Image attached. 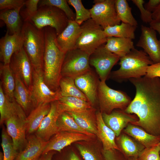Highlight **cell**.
<instances>
[{"label":"cell","mask_w":160,"mask_h":160,"mask_svg":"<svg viewBox=\"0 0 160 160\" xmlns=\"http://www.w3.org/2000/svg\"><path fill=\"white\" fill-rule=\"evenodd\" d=\"M129 80L135 86L136 93L124 111L138 118L131 124L151 135L160 136V78L144 76Z\"/></svg>","instance_id":"6da1fadb"},{"label":"cell","mask_w":160,"mask_h":160,"mask_svg":"<svg viewBox=\"0 0 160 160\" xmlns=\"http://www.w3.org/2000/svg\"><path fill=\"white\" fill-rule=\"evenodd\" d=\"M45 47L43 58L44 81L52 90L59 89L61 71L65 53L60 49L56 41L55 30L49 27L44 28Z\"/></svg>","instance_id":"7a4b0ae2"},{"label":"cell","mask_w":160,"mask_h":160,"mask_svg":"<svg viewBox=\"0 0 160 160\" xmlns=\"http://www.w3.org/2000/svg\"><path fill=\"white\" fill-rule=\"evenodd\" d=\"M119 60V68L110 75L111 78L119 81L145 76L148 66L153 63L143 50L135 48Z\"/></svg>","instance_id":"3957f363"},{"label":"cell","mask_w":160,"mask_h":160,"mask_svg":"<svg viewBox=\"0 0 160 160\" xmlns=\"http://www.w3.org/2000/svg\"><path fill=\"white\" fill-rule=\"evenodd\" d=\"M21 33L23 47L34 69H43L45 47L44 28L39 29L29 22H25Z\"/></svg>","instance_id":"277c9868"},{"label":"cell","mask_w":160,"mask_h":160,"mask_svg":"<svg viewBox=\"0 0 160 160\" xmlns=\"http://www.w3.org/2000/svg\"><path fill=\"white\" fill-rule=\"evenodd\" d=\"M81 32L77 41L75 48L89 55L100 46L106 43L108 37L104 29L91 18L81 25Z\"/></svg>","instance_id":"5b68a950"},{"label":"cell","mask_w":160,"mask_h":160,"mask_svg":"<svg viewBox=\"0 0 160 160\" xmlns=\"http://www.w3.org/2000/svg\"><path fill=\"white\" fill-rule=\"evenodd\" d=\"M68 20L65 13L59 8L44 6L38 8L36 13L29 22L39 29L47 27L52 28L58 36L67 26Z\"/></svg>","instance_id":"8992f818"},{"label":"cell","mask_w":160,"mask_h":160,"mask_svg":"<svg viewBox=\"0 0 160 160\" xmlns=\"http://www.w3.org/2000/svg\"><path fill=\"white\" fill-rule=\"evenodd\" d=\"M97 101L101 113L110 114L115 109L124 110L132 100L125 92L111 88L105 82L99 80Z\"/></svg>","instance_id":"52a82bcc"},{"label":"cell","mask_w":160,"mask_h":160,"mask_svg":"<svg viewBox=\"0 0 160 160\" xmlns=\"http://www.w3.org/2000/svg\"><path fill=\"white\" fill-rule=\"evenodd\" d=\"M89 56L84 52L76 48L67 52L62 66V77L75 79L91 71Z\"/></svg>","instance_id":"ba28073f"},{"label":"cell","mask_w":160,"mask_h":160,"mask_svg":"<svg viewBox=\"0 0 160 160\" xmlns=\"http://www.w3.org/2000/svg\"><path fill=\"white\" fill-rule=\"evenodd\" d=\"M29 90L34 108L41 104L58 100L61 96L60 89L53 91L45 83L43 70L33 68L32 85Z\"/></svg>","instance_id":"9c48e42d"},{"label":"cell","mask_w":160,"mask_h":160,"mask_svg":"<svg viewBox=\"0 0 160 160\" xmlns=\"http://www.w3.org/2000/svg\"><path fill=\"white\" fill-rule=\"evenodd\" d=\"M89 9L91 18L104 29L120 24L116 12L115 0H95Z\"/></svg>","instance_id":"30bf717a"},{"label":"cell","mask_w":160,"mask_h":160,"mask_svg":"<svg viewBox=\"0 0 160 160\" xmlns=\"http://www.w3.org/2000/svg\"><path fill=\"white\" fill-rule=\"evenodd\" d=\"M120 58L118 56L108 50L103 44L90 55L89 63L95 68L100 81L105 82L112 68Z\"/></svg>","instance_id":"8fae6325"},{"label":"cell","mask_w":160,"mask_h":160,"mask_svg":"<svg viewBox=\"0 0 160 160\" xmlns=\"http://www.w3.org/2000/svg\"><path fill=\"white\" fill-rule=\"evenodd\" d=\"M51 108L36 132L35 135L44 141L47 142L53 135L58 132L57 122L60 115L64 112L58 100L50 103Z\"/></svg>","instance_id":"7c38bea8"},{"label":"cell","mask_w":160,"mask_h":160,"mask_svg":"<svg viewBox=\"0 0 160 160\" xmlns=\"http://www.w3.org/2000/svg\"><path fill=\"white\" fill-rule=\"evenodd\" d=\"M9 65L13 72L19 76L29 90L32 85L33 68L23 47L13 54Z\"/></svg>","instance_id":"4fadbf2b"},{"label":"cell","mask_w":160,"mask_h":160,"mask_svg":"<svg viewBox=\"0 0 160 160\" xmlns=\"http://www.w3.org/2000/svg\"><path fill=\"white\" fill-rule=\"evenodd\" d=\"M141 33L136 46L141 47L153 63L160 62V40L156 31L151 27L142 25Z\"/></svg>","instance_id":"5bb4252c"},{"label":"cell","mask_w":160,"mask_h":160,"mask_svg":"<svg viewBox=\"0 0 160 160\" xmlns=\"http://www.w3.org/2000/svg\"><path fill=\"white\" fill-rule=\"evenodd\" d=\"M93 137L81 133L60 132L48 141L42 154L53 150L60 152L64 148L73 143L79 141H89Z\"/></svg>","instance_id":"9a60e30c"},{"label":"cell","mask_w":160,"mask_h":160,"mask_svg":"<svg viewBox=\"0 0 160 160\" xmlns=\"http://www.w3.org/2000/svg\"><path fill=\"white\" fill-rule=\"evenodd\" d=\"M25 121L19 117L13 116L4 121L7 132L12 139L15 149L17 151L22 150L27 143Z\"/></svg>","instance_id":"2e32d148"},{"label":"cell","mask_w":160,"mask_h":160,"mask_svg":"<svg viewBox=\"0 0 160 160\" xmlns=\"http://www.w3.org/2000/svg\"><path fill=\"white\" fill-rule=\"evenodd\" d=\"M23 47L21 32L11 34L7 31L5 36L0 40V60L4 64H9L13 54Z\"/></svg>","instance_id":"e0dca14e"},{"label":"cell","mask_w":160,"mask_h":160,"mask_svg":"<svg viewBox=\"0 0 160 160\" xmlns=\"http://www.w3.org/2000/svg\"><path fill=\"white\" fill-rule=\"evenodd\" d=\"M103 120L106 125L114 132L116 136L129 123L138 120L135 115L128 113L124 110L113 111L110 113H102Z\"/></svg>","instance_id":"ac0fdd59"},{"label":"cell","mask_w":160,"mask_h":160,"mask_svg":"<svg viewBox=\"0 0 160 160\" xmlns=\"http://www.w3.org/2000/svg\"><path fill=\"white\" fill-rule=\"evenodd\" d=\"M81 31V26L75 20H68L67 26L56 38L57 43L63 52L66 53L75 48Z\"/></svg>","instance_id":"d6986e66"},{"label":"cell","mask_w":160,"mask_h":160,"mask_svg":"<svg viewBox=\"0 0 160 160\" xmlns=\"http://www.w3.org/2000/svg\"><path fill=\"white\" fill-rule=\"evenodd\" d=\"M78 88L84 94L93 105L97 101V89L99 80H97L91 71L76 78L74 80Z\"/></svg>","instance_id":"ffe728a7"},{"label":"cell","mask_w":160,"mask_h":160,"mask_svg":"<svg viewBox=\"0 0 160 160\" xmlns=\"http://www.w3.org/2000/svg\"><path fill=\"white\" fill-rule=\"evenodd\" d=\"M48 141H43L35 135L29 136L25 148L18 153L14 160H37Z\"/></svg>","instance_id":"44dd1931"},{"label":"cell","mask_w":160,"mask_h":160,"mask_svg":"<svg viewBox=\"0 0 160 160\" xmlns=\"http://www.w3.org/2000/svg\"><path fill=\"white\" fill-rule=\"evenodd\" d=\"M24 111L15 100L11 101L6 96L0 84V124L2 125L8 118L13 116L25 120L27 117Z\"/></svg>","instance_id":"7402d4cb"},{"label":"cell","mask_w":160,"mask_h":160,"mask_svg":"<svg viewBox=\"0 0 160 160\" xmlns=\"http://www.w3.org/2000/svg\"><path fill=\"white\" fill-rule=\"evenodd\" d=\"M96 114L97 129L96 135L102 143L103 150L115 149L120 151L115 142V134L104 123L101 112L98 111Z\"/></svg>","instance_id":"603a6c76"},{"label":"cell","mask_w":160,"mask_h":160,"mask_svg":"<svg viewBox=\"0 0 160 160\" xmlns=\"http://www.w3.org/2000/svg\"><path fill=\"white\" fill-rule=\"evenodd\" d=\"M13 73L15 80L14 99L26 114L31 111L33 108H34L30 92L19 76Z\"/></svg>","instance_id":"cb8c5ba5"},{"label":"cell","mask_w":160,"mask_h":160,"mask_svg":"<svg viewBox=\"0 0 160 160\" xmlns=\"http://www.w3.org/2000/svg\"><path fill=\"white\" fill-rule=\"evenodd\" d=\"M124 131L146 148L152 147L160 142V136L151 135L141 127L131 123L127 125Z\"/></svg>","instance_id":"d4e9b609"},{"label":"cell","mask_w":160,"mask_h":160,"mask_svg":"<svg viewBox=\"0 0 160 160\" xmlns=\"http://www.w3.org/2000/svg\"><path fill=\"white\" fill-rule=\"evenodd\" d=\"M50 103L40 104L30 112L26 118L25 124L26 133L29 134L36 132L44 117L49 113Z\"/></svg>","instance_id":"484cf974"},{"label":"cell","mask_w":160,"mask_h":160,"mask_svg":"<svg viewBox=\"0 0 160 160\" xmlns=\"http://www.w3.org/2000/svg\"><path fill=\"white\" fill-rule=\"evenodd\" d=\"M67 112L72 116L81 127L90 133L96 135V114L93 107L81 112Z\"/></svg>","instance_id":"4316f807"},{"label":"cell","mask_w":160,"mask_h":160,"mask_svg":"<svg viewBox=\"0 0 160 160\" xmlns=\"http://www.w3.org/2000/svg\"><path fill=\"white\" fill-rule=\"evenodd\" d=\"M105 47L108 50L120 58L126 55L135 48L132 39L114 37H108Z\"/></svg>","instance_id":"83f0119b"},{"label":"cell","mask_w":160,"mask_h":160,"mask_svg":"<svg viewBox=\"0 0 160 160\" xmlns=\"http://www.w3.org/2000/svg\"><path fill=\"white\" fill-rule=\"evenodd\" d=\"M0 74L1 79L0 84L6 96L11 101L15 100L14 93L15 80L14 73L9 64H0Z\"/></svg>","instance_id":"f1b7e54d"},{"label":"cell","mask_w":160,"mask_h":160,"mask_svg":"<svg viewBox=\"0 0 160 160\" xmlns=\"http://www.w3.org/2000/svg\"><path fill=\"white\" fill-rule=\"evenodd\" d=\"M21 9H4L0 12V19L5 24L11 34L21 32L23 25L20 15Z\"/></svg>","instance_id":"f546056e"},{"label":"cell","mask_w":160,"mask_h":160,"mask_svg":"<svg viewBox=\"0 0 160 160\" xmlns=\"http://www.w3.org/2000/svg\"><path fill=\"white\" fill-rule=\"evenodd\" d=\"M117 138L120 151L128 157H138L145 147L126 134H122Z\"/></svg>","instance_id":"4dcf8cb0"},{"label":"cell","mask_w":160,"mask_h":160,"mask_svg":"<svg viewBox=\"0 0 160 160\" xmlns=\"http://www.w3.org/2000/svg\"><path fill=\"white\" fill-rule=\"evenodd\" d=\"M58 101L65 112H81L92 107L88 101L76 97L61 96Z\"/></svg>","instance_id":"1f68e13d"},{"label":"cell","mask_w":160,"mask_h":160,"mask_svg":"<svg viewBox=\"0 0 160 160\" xmlns=\"http://www.w3.org/2000/svg\"><path fill=\"white\" fill-rule=\"evenodd\" d=\"M137 27L121 22L119 24L106 27L104 29V31L108 37H114L132 40L135 38V31Z\"/></svg>","instance_id":"d6a6232c"},{"label":"cell","mask_w":160,"mask_h":160,"mask_svg":"<svg viewBox=\"0 0 160 160\" xmlns=\"http://www.w3.org/2000/svg\"><path fill=\"white\" fill-rule=\"evenodd\" d=\"M57 124L59 132L79 133L94 137L95 135L81 127L72 116L67 112H63L60 115Z\"/></svg>","instance_id":"836d02e7"},{"label":"cell","mask_w":160,"mask_h":160,"mask_svg":"<svg viewBox=\"0 0 160 160\" xmlns=\"http://www.w3.org/2000/svg\"><path fill=\"white\" fill-rule=\"evenodd\" d=\"M74 80L68 77H62L59 84L61 96L76 97L88 101L86 96L76 85Z\"/></svg>","instance_id":"e575fe53"},{"label":"cell","mask_w":160,"mask_h":160,"mask_svg":"<svg viewBox=\"0 0 160 160\" xmlns=\"http://www.w3.org/2000/svg\"><path fill=\"white\" fill-rule=\"evenodd\" d=\"M115 5L118 17L121 22L137 26V22L133 17L130 7L126 0H115Z\"/></svg>","instance_id":"d590c367"},{"label":"cell","mask_w":160,"mask_h":160,"mask_svg":"<svg viewBox=\"0 0 160 160\" xmlns=\"http://www.w3.org/2000/svg\"><path fill=\"white\" fill-rule=\"evenodd\" d=\"M1 146L3 151L4 160H14L18 153L15 149L12 139L4 127L1 131Z\"/></svg>","instance_id":"8d00e7d4"},{"label":"cell","mask_w":160,"mask_h":160,"mask_svg":"<svg viewBox=\"0 0 160 160\" xmlns=\"http://www.w3.org/2000/svg\"><path fill=\"white\" fill-rule=\"evenodd\" d=\"M68 4L73 7L76 11L75 21L80 25L91 18L89 9H86L81 0H67Z\"/></svg>","instance_id":"74e56055"},{"label":"cell","mask_w":160,"mask_h":160,"mask_svg":"<svg viewBox=\"0 0 160 160\" xmlns=\"http://www.w3.org/2000/svg\"><path fill=\"white\" fill-rule=\"evenodd\" d=\"M39 7L49 6L57 7L62 11L69 20H75L76 15L65 0H42L39 4Z\"/></svg>","instance_id":"f35d334b"},{"label":"cell","mask_w":160,"mask_h":160,"mask_svg":"<svg viewBox=\"0 0 160 160\" xmlns=\"http://www.w3.org/2000/svg\"><path fill=\"white\" fill-rule=\"evenodd\" d=\"M76 146L84 160H101L100 153L92 147L81 144Z\"/></svg>","instance_id":"ab89813d"},{"label":"cell","mask_w":160,"mask_h":160,"mask_svg":"<svg viewBox=\"0 0 160 160\" xmlns=\"http://www.w3.org/2000/svg\"><path fill=\"white\" fill-rule=\"evenodd\" d=\"M139 160H160V149L158 144L144 148L139 154Z\"/></svg>","instance_id":"60d3db41"},{"label":"cell","mask_w":160,"mask_h":160,"mask_svg":"<svg viewBox=\"0 0 160 160\" xmlns=\"http://www.w3.org/2000/svg\"><path fill=\"white\" fill-rule=\"evenodd\" d=\"M40 0H26L25 4V8L22 16L25 22H29L31 18L36 13L38 8V6Z\"/></svg>","instance_id":"b9f144b4"},{"label":"cell","mask_w":160,"mask_h":160,"mask_svg":"<svg viewBox=\"0 0 160 160\" xmlns=\"http://www.w3.org/2000/svg\"><path fill=\"white\" fill-rule=\"evenodd\" d=\"M140 12V17L142 20L146 23H150L153 19L152 13L148 11L145 7L143 4L145 1L143 0H132Z\"/></svg>","instance_id":"7bdbcfd3"},{"label":"cell","mask_w":160,"mask_h":160,"mask_svg":"<svg viewBox=\"0 0 160 160\" xmlns=\"http://www.w3.org/2000/svg\"><path fill=\"white\" fill-rule=\"evenodd\" d=\"M25 0H0V9H15L21 8L25 3Z\"/></svg>","instance_id":"ee69618b"},{"label":"cell","mask_w":160,"mask_h":160,"mask_svg":"<svg viewBox=\"0 0 160 160\" xmlns=\"http://www.w3.org/2000/svg\"><path fill=\"white\" fill-rule=\"evenodd\" d=\"M145 76L151 78H160V62L148 66Z\"/></svg>","instance_id":"f6af8a7d"},{"label":"cell","mask_w":160,"mask_h":160,"mask_svg":"<svg viewBox=\"0 0 160 160\" xmlns=\"http://www.w3.org/2000/svg\"><path fill=\"white\" fill-rule=\"evenodd\" d=\"M117 150L115 149L102 150V153L105 160H124L123 158L118 154Z\"/></svg>","instance_id":"bcb514c9"},{"label":"cell","mask_w":160,"mask_h":160,"mask_svg":"<svg viewBox=\"0 0 160 160\" xmlns=\"http://www.w3.org/2000/svg\"><path fill=\"white\" fill-rule=\"evenodd\" d=\"M160 5V0H149L144 6L147 10L152 13Z\"/></svg>","instance_id":"7dc6e473"},{"label":"cell","mask_w":160,"mask_h":160,"mask_svg":"<svg viewBox=\"0 0 160 160\" xmlns=\"http://www.w3.org/2000/svg\"><path fill=\"white\" fill-rule=\"evenodd\" d=\"M150 27L156 31L160 35V20H153L149 23Z\"/></svg>","instance_id":"c3c4849f"},{"label":"cell","mask_w":160,"mask_h":160,"mask_svg":"<svg viewBox=\"0 0 160 160\" xmlns=\"http://www.w3.org/2000/svg\"><path fill=\"white\" fill-rule=\"evenodd\" d=\"M152 13L153 20H160V5Z\"/></svg>","instance_id":"681fc988"},{"label":"cell","mask_w":160,"mask_h":160,"mask_svg":"<svg viewBox=\"0 0 160 160\" xmlns=\"http://www.w3.org/2000/svg\"><path fill=\"white\" fill-rule=\"evenodd\" d=\"M69 160H80L76 154L73 152H72L69 156Z\"/></svg>","instance_id":"f907efd6"},{"label":"cell","mask_w":160,"mask_h":160,"mask_svg":"<svg viewBox=\"0 0 160 160\" xmlns=\"http://www.w3.org/2000/svg\"><path fill=\"white\" fill-rule=\"evenodd\" d=\"M45 154V155L42 160H52L53 154L51 152Z\"/></svg>","instance_id":"816d5d0a"},{"label":"cell","mask_w":160,"mask_h":160,"mask_svg":"<svg viewBox=\"0 0 160 160\" xmlns=\"http://www.w3.org/2000/svg\"><path fill=\"white\" fill-rule=\"evenodd\" d=\"M128 160H139L138 157H129Z\"/></svg>","instance_id":"f5cc1de1"},{"label":"cell","mask_w":160,"mask_h":160,"mask_svg":"<svg viewBox=\"0 0 160 160\" xmlns=\"http://www.w3.org/2000/svg\"><path fill=\"white\" fill-rule=\"evenodd\" d=\"M0 160H4V154L1 152H0Z\"/></svg>","instance_id":"db71d44e"},{"label":"cell","mask_w":160,"mask_h":160,"mask_svg":"<svg viewBox=\"0 0 160 160\" xmlns=\"http://www.w3.org/2000/svg\"><path fill=\"white\" fill-rule=\"evenodd\" d=\"M160 149V142L158 144Z\"/></svg>","instance_id":"11a10c76"},{"label":"cell","mask_w":160,"mask_h":160,"mask_svg":"<svg viewBox=\"0 0 160 160\" xmlns=\"http://www.w3.org/2000/svg\"><path fill=\"white\" fill-rule=\"evenodd\" d=\"M37 160H41L38 159Z\"/></svg>","instance_id":"9f6ffc18"}]
</instances>
